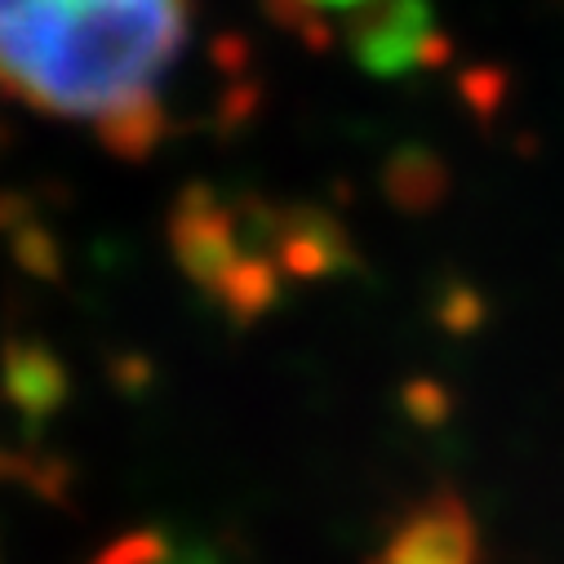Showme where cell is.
Segmentation results:
<instances>
[{"label": "cell", "instance_id": "obj_1", "mask_svg": "<svg viewBox=\"0 0 564 564\" xmlns=\"http://www.w3.org/2000/svg\"><path fill=\"white\" fill-rule=\"evenodd\" d=\"M187 0H0V89L98 124L156 94L187 41Z\"/></svg>", "mask_w": 564, "mask_h": 564}, {"label": "cell", "instance_id": "obj_2", "mask_svg": "<svg viewBox=\"0 0 564 564\" xmlns=\"http://www.w3.org/2000/svg\"><path fill=\"white\" fill-rule=\"evenodd\" d=\"M347 50L369 76H404L436 67L449 54V41L441 36L427 0H373L351 19Z\"/></svg>", "mask_w": 564, "mask_h": 564}, {"label": "cell", "instance_id": "obj_3", "mask_svg": "<svg viewBox=\"0 0 564 564\" xmlns=\"http://www.w3.org/2000/svg\"><path fill=\"white\" fill-rule=\"evenodd\" d=\"M369 564H480V529L471 507L454 489L422 498L382 538Z\"/></svg>", "mask_w": 564, "mask_h": 564}, {"label": "cell", "instance_id": "obj_4", "mask_svg": "<svg viewBox=\"0 0 564 564\" xmlns=\"http://www.w3.org/2000/svg\"><path fill=\"white\" fill-rule=\"evenodd\" d=\"M170 245H174L178 267L196 280L205 294H218L227 271L249 253L245 236H240L236 205H227L209 187H192L174 205V214H170Z\"/></svg>", "mask_w": 564, "mask_h": 564}, {"label": "cell", "instance_id": "obj_5", "mask_svg": "<svg viewBox=\"0 0 564 564\" xmlns=\"http://www.w3.org/2000/svg\"><path fill=\"white\" fill-rule=\"evenodd\" d=\"M271 258L285 275L321 280L351 262L343 227L321 209H275L271 223Z\"/></svg>", "mask_w": 564, "mask_h": 564}, {"label": "cell", "instance_id": "obj_6", "mask_svg": "<svg viewBox=\"0 0 564 564\" xmlns=\"http://www.w3.org/2000/svg\"><path fill=\"white\" fill-rule=\"evenodd\" d=\"M0 382H6V395L32 417H50L67 400V369L41 343H10L6 360H0Z\"/></svg>", "mask_w": 564, "mask_h": 564}, {"label": "cell", "instance_id": "obj_7", "mask_svg": "<svg viewBox=\"0 0 564 564\" xmlns=\"http://www.w3.org/2000/svg\"><path fill=\"white\" fill-rule=\"evenodd\" d=\"M280 271L275 267V258H267V253H245L231 271H227V280L218 285V303L227 307V316L236 321V325H249V321H258L271 303H275V294H280Z\"/></svg>", "mask_w": 564, "mask_h": 564}, {"label": "cell", "instance_id": "obj_8", "mask_svg": "<svg viewBox=\"0 0 564 564\" xmlns=\"http://www.w3.org/2000/svg\"><path fill=\"white\" fill-rule=\"evenodd\" d=\"M165 133V111H161V98H138V102H124L116 107L111 116L98 120V138L107 143L111 156L120 161H148Z\"/></svg>", "mask_w": 564, "mask_h": 564}, {"label": "cell", "instance_id": "obj_9", "mask_svg": "<svg viewBox=\"0 0 564 564\" xmlns=\"http://www.w3.org/2000/svg\"><path fill=\"white\" fill-rule=\"evenodd\" d=\"M441 187H445V174H441V161H432V156L409 152L391 165V196L400 205H427L441 196Z\"/></svg>", "mask_w": 564, "mask_h": 564}, {"label": "cell", "instance_id": "obj_10", "mask_svg": "<svg viewBox=\"0 0 564 564\" xmlns=\"http://www.w3.org/2000/svg\"><path fill=\"white\" fill-rule=\"evenodd\" d=\"M161 560H165V542L156 533H129L111 542L94 564H161Z\"/></svg>", "mask_w": 564, "mask_h": 564}, {"label": "cell", "instance_id": "obj_11", "mask_svg": "<svg viewBox=\"0 0 564 564\" xmlns=\"http://www.w3.org/2000/svg\"><path fill=\"white\" fill-rule=\"evenodd\" d=\"M14 253L36 271V275H58V249H54V236L45 231H14Z\"/></svg>", "mask_w": 564, "mask_h": 564}, {"label": "cell", "instance_id": "obj_12", "mask_svg": "<svg viewBox=\"0 0 564 564\" xmlns=\"http://www.w3.org/2000/svg\"><path fill=\"white\" fill-rule=\"evenodd\" d=\"M312 10H356V6H369V0H307Z\"/></svg>", "mask_w": 564, "mask_h": 564}]
</instances>
